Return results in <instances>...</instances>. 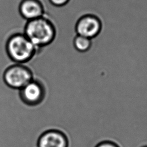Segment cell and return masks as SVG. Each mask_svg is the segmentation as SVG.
I'll return each instance as SVG.
<instances>
[{
    "label": "cell",
    "mask_w": 147,
    "mask_h": 147,
    "mask_svg": "<svg viewBox=\"0 0 147 147\" xmlns=\"http://www.w3.org/2000/svg\"><path fill=\"white\" fill-rule=\"evenodd\" d=\"M44 7L40 0H22L19 5L21 16L26 21L44 16Z\"/></svg>",
    "instance_id": "52a82bcc"
},
{
    "label": "cell",
    "mask_w": 147,
    "mask_h": 147,
    "mask_svg": "<svg viewBox=\"0 0 147 147\" xmlns=\"http://www.w3.org/2000/svg\"><path fill=\"white\" fill-rule=\"evenodd\" d=\"M141 147H147V145H144V146H142Z\"/></svg>",
    "instance_id": "8fae6325"
},
{
    "label": "cell",
    "mask_w": 147,
    "mask_h": 147,
    "mask_svg": "<svg viewBox=\"0 0 147 147\" xmlns=\"http://www.w3.org/2000/svg\"><path fill=\"white\" fill-rule=\"evenodd\" d=\"M37 147H68V140L62 132L51 130L44 132L39 137Z\"/></svg>",
    "instance_id": "8992f818"
},
{
    "label": "cell",
    "mask_w": 147,
    "mask_h": 147,
    "mask_svg": "<svg viewBox=\"0 0 147 147\" xmlns=\"http://www.w3.org/2000/svg\"><path fill=\"white\" fill-rule=\"evenodd\" d=\"M19 92L21 100L26 105L30 106L41 103L45 96L43 86L33 79L20 90Z\"/></svg>",
    "instance_id": "5b68a950"
},
{
    "label": "cell",
    "mask_w": 147,
    "mask_h": 147,
    "mask_svg": "<svg viewBox=\"0 0 147 147\" xmlns=\"http://www.w3.org/2000/svg\"><path fill=\"white\" fill-rule=\"evenodd\" d=\"M3 78L8 86L20 90L33 80V75L28 67L16 63L6 69Z\"/></svg>",
    "instance_id": "3957f363"
},
{
    "label": "cell",
    "mask_w": 147,
    "mask_h": 147,
    "mask_svg": "<svg viewBox=\"0 0 147 147\" xmlns=\"http://www.w3.org/2000/svg\"><path fill=\"white\" fill-rule=\"evenodd\" d=\"M52 5L56 7H61L67 5L69 0H49Z\"/></svg>",
    "instance_id": "30bf717a"
},
{
    "label": "cell",
    "mask_w": 147,
    "mask_h": 147,
    "mask_svg": "<svg viewBox=\"0 0 147 147\" xmlns=\"http://www.w3.org/2000/svg\"><path fill=\"white\" fill-rule=\"evenodd\" d=\"M103 26L102 20L97 16L87 14L77 20L75 29L77 34L92 39L101 32Z\"/></svg>",
    "instance_id": "277c9868"
},
{
    "label": "cell",
    "mask_w": 147,
    "mask_h": 147,
    "mask_svg": "<svg viewBox=\"0 0 147 147\" xmlns=\"http://www.w3.org/2000/svg\"><path fill=\"white\" fill-rule=\"evenodd\" d=\"M95 147H121L117 143L111 141H104L98 143Z\"/></svg>",
    "instance_id": "9c48e42d"
},
{
    "label": "cell",
    "mask_w": 147,
    "mask_h": 147,
    "mask_svg": "<svg viewBox=\"0 0 147 147\" xmlns=\"http://www.w3.org/2000/svg\"><path fill=\"white\" fill-rule=\"evenodd\" d=\"M24 34L36 48L49 44L55 38L56 28L54 22L45 16L26 21Z\"/></svg>",
    "instance_id": "6da1fadb"
},
{
    "label": "cell",
    "mask_w": 147,
    "mask_h": 147,
    "mask_svg": "<svg viewBox=\"0 0 147 147\" xmlns=\"http://www.w3.org/2000/svg\"><path fill=\"white\" fill-rule=\"evenodd\" d=\"M6 49L9 57L15 63L23 64L33 57L36 47L24 33H18L9 38Z\"/></svg>",
    "instance_id": "7a4b0ae2"
},
{
    "label": "cell",
    "mask_w": 147,
    "mask_h": 147,
    "mask_svg": "<svg viewBox=\"0 0 147 147\" xmlns=\"http://www.w3.org/2000/svg\"><path fill=\"white\" fill-rule=\"evenodd\" d=\"M74 45L78 51L84 52L91 47V39L77 34L74 38Z\"/></svg>",
    "instance_id": "ba28073f"
}]
</instances>
